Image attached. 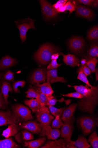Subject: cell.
<instances>
[{"instance_id": "1", "label": "cell", "mask_w": 98, "mask_h": 148, "mask_svg": "<svg viewBox=\"0 0 98 148\" xmlns=\"http://www.w3.org/2000/svg\"><path fill=\"white\" fill-rule=\"evenodd\" d=\"M76 92L83 95L78 103L79 109L82 111L92 114L98 101V86H89L86 85L73 86Z\"/></svg>"}, {"instance_id": "2", "label": "cell", "mask_w": 98, "mask_h": 148, "mask_svg": "<svg viewBox=\"0 0 98 148\" xmlns=\"http://www.w3.org/2000/svg\"><path fill=\"white\" fill-rule=\"evenodd\" d=\"M57 51V49L51 45L44 44L35 53L34 58L39 63L47 64L50 61L52 55Z\"/></svg>"}, {"instance_id": "3", "label": "cell", "mask_w": 98, "mask_h": 148, "mask_svg": "<svg viewBox=\"0 0 98 148\" xmlns=\"http://www.w3.org/2000/svg\"><path fill=\"white\" fill-rule=\"evenodd\" d=\"M11 109L14 115L19 122L27 121L33 119L31 111L22 104L14 105L11 107Z\"/></svg>"}, {"instance_id": "4", "label": "cell", "mask_w": 98, "mask_h": 148, "mask_svg": "<svg viewBox=\"0 0 98 148\" xmlns=\"http://www.w3.org/2000/svg\"><path fill=\"white\" fill-rule=\"evenodd\" d=\"M35 21V20L28 18L15 21L16 25L20 31V37L22 42L26 41V33L28 30L31 29H36L34 25Z\"/></svg>"}, {"instance_id": "5", "label": "cell", "mask_w": 98, "mask_h": 148, "mask_svg": "<svg viewBox=\"0 0 98 148\" xmlns=\"http://www.w3.org/2000/svg\"><path fill=\"white\" fill-rule=\"evenodd\" d=\"M36 119L41 127L47 125H50L54 117L50 114L48 107L41 106L39 112L36 113Z\"/></svg>"}, {"instance_id": "6", "label": "cell", "mask_w": 98, "mask_h": 148, "mask_svg": "<svg viewBox=\"0 0 98 148\" xmlns=\"http://www.w3.org/2000/svg\"><path fill=\"white\" fill-rule=\"evenodd\" d=\"M78 122L83 132L85 134L91 133L96 125L95 120L92 117L88 116L80 118Z\"/></svg>"}, {"instance_id": "7", "label": "cell", "mask_w": 98, "mask_h": 148, "mask_svg": "<svg viewBox=\"0 0 98 148\" xmlns=\"http://www.w3.org/2000/svg\"><path fill=\"white\" fill-rule=\"evenodd\" d=\"M41 6L42 13L45 18L48 20L57 16L52 6L47 1L40 0L39 1Z\"/></svg>"}, {"instance_id": "8", "label": "cell", "mask_w": 98, "mask_h": 148, "mask_svg": "<svg viewBox=\"0 0 98 148\" xmlns=\"http://www.w3.org/2000/svg\"><path fill=\"white\" fill-rule=\"evenodd\" d=\"M19 122L13 112L10 111H0V126L17 124Z\"/></svg>"}, {"instance_id": "9", "label": "cell", "mask_w": 98, "mask_h": 148, "mask_svg": "<svg viewBox=\"0 0 98 148\" xmlns=\"http://www.w3.org/2000/svg\"><path fill=\"white\" fill-rule=\"evenodd\" d=\"M60 134L59 129H53L50 125H47L42 128L40 136L43 137L46 136L49 139L55 140L60 136Z\"/></svg>"}, {"instance_id": "10", "label": "cell", "mask_w": 98, "mask_h": 148, "mask_svg": "<svg viewBox=\"0 0 98 148\" xmlns=\"http://www.w3.org/2000/svg\"><path fill=\"white\" fill-rule=\"evenodd\" d=\"M47 71L45 69L40 68L33 73L30 79V82L33 84L45 83L47 78Z\"/></svg>"}, {"instance_id": "11", "label": "cell", "mask_w": 98, "mask_h": 148, "mask_svg": "<svg viewBox=\"0 0 98 148\" xmlns=\"http://www.w3.org/2000/svg\"><path fill=\"white\" fill-rule=\"evenodd\" d=\"M85 45L84 41L79 37H73L70 40L69 42L70 48L75 52H80L81 51Z\"/></svg>"}, {"instance_id": "12", "label": "cell", "mask_w": 98, "mask_h": 148, "mask_svg": "<svg viewBox=\"0 0 98 148\" xmlns=\"http://www.w3.org/2000/svg\"><path fill=\"white\" fill-rule=\"evenodd\" d=\"M77 106L76 103L73 104L64 110L62 117L64 124L72 123L73 116Z\"/></svg>"}, {"instance_id": "13", "label": "cell", "mask_w": 98, "mask_h": 148, "mask_svg": "<svg viewBox=\"0 0 98 148\" xmlns=\"http://www.w3.org/2000/svg\"><path fill=\"white\" fill-rule=\"evenodd\" d=\"M76 14L78 16L89 20H92L94 16V12L91 10L81 5L76 6Z\"/></svg>"}, {"instance_id": "14", "label": "cell", "mask_w": 98, "mask_h": 148, "mask_svg": "<svg viewBox=\"0 0 98 148\" xmlns=\"http://www.w3.org/2000/svg\"><path fill=\"white\" fill-rule=\"evenodd\" d=\"M21 128L31 132L34 134L40 133L42 127L40 124L35 121H26L21 123Z\"/></svg>"}, {"instance_id": "15", "label": "cell", "mask_w": 98, "mask_h": 148, "mask_svg": "<svg viewBox=\"0 0 98 148\" xmlns=\"http://www.w3.org/2000/svg\"><path fill=\"white\" fill-rule=\"evenodd\" d=\"M47 82L50 84L54 83L61 82L66 83V81L63 77H59L57 75V70L56 69L51 70L47 71Z\"/></svg>"}, {"instance_id": "16", "label": "cell", "mask_w": 98, "mask_h": 148, "mask_svg": "<svg viewBox=\"0 0 98 148\" xmlns=\"http://www.w3.org/2000/svg\"><path fill=\"white\" fill-rule=\"evenodd\" d=\"M69 142L66 139H61L57 140H48L41 148H66L67 145Z\"/></svg>"}, {"instance_id": "17", "label": "cell", "mask_w": 98, "mask_h": 148, "mask_svg": "<svg viewBox=\"0 0 98 148\" xmlns=\"http://www.w3.org/2000/svg\"><path fill=\"white\" fill-rule=\"evenodd\" d=\"M17 62L15 59L9 56H5L0 60V72L15 65Z\"/></svg>"}, {"instance_id": "18", "label": "cell", "mask_w": 98, "mask_h": 148, "mask_svg": "<svg viewBox=\"0 0 98 148\" xmlns=\"http://www.w3.org/2000/svg\"><path fill=\"white\" fill-rule=\"evenodd\" d=\"M72 123L64 124L61 130V137L68 141H70L73 134Z\"/></svg>"}, {"instance_id": "19", "label": "cell", "mask_w": 98, "mask_h": 148, "mask_svg": "<svg viewBox=\"0 0 98 148\" xmlns=\"http://www.w3.org/2000/svg\"><path fill=\"white\" fill-rule=\"evenodd\" d=\"M19 130L20 128L17 124H12L9 125L8 128L3 131L2 136L8 138L11 136H15Z\"/></svg>"}, {"instance_id": "20", "label": "cell", "mask_w": 98, "mask_h": 148, "mask_svg": "<svg viewBox=\"0 0 98 148\" xmlns=\"http://www.w3.org/2000/svg\"><path fill=\"white\" fill-rule=\"evenodd\" d=\"M61 54L63 58V61L67 65L74 67L77 66L79 62V59L73 55L68 54L65 55L63 53Z\"/></svg>"}, {"instance_id": "21", "label": "cell", "mask_w": 98, "mask_h": 148, "mask_svg": "<svg viewBox=\"0 0 98 148\" xmlns=\"http://www.w3.org/2000/svg\"><path fill=\"white\" fill-rule=\"evenodd\" d=\"M46 139V137H44L34 140L25 141L24 144V146L29 148H39L45 143Z\"/></svg>"}, {"instance_id": "22", "label": "cell", "mask_w": 98, "mask_h": 148, "mask_svg": "<svg viewBox=\"0 0 98 148\" xmlns=\"http://www.w3.org/2000/svg\"><path fill=\"white\" fill-rule=\"evenodd\" d=\"M24 104L28 106L32 110V113H36L40 111L41 106L36 99L32 98L30 100L24 101Z\"/></svg>"}, {"instance_id": "23", "label": "cell", "mask_w": 98, "mask_h": 148, "mask_svg": "<svg viewBox=\"0 0 98 148\" xmlns=\"http://www.w3.org/2000/svg\"><path fill=\"white\" fill-rule=\"evenodd\" d=\"M1 89L5 103L6 104H7L8 103L7 99L9 97L8 93L9 92L13 93L12 88L9 83L6 81H3Z\"/></svg>"}, {"instance_id": "24", "label": "cell", "mask_w": 98, "mask_h": 148, "mask_svg": "<svg viewBox=\"0 0 98 148\" xmlns=\"http://www.w3.org/2000/svg\"><path fill=\"white\" fill-rule=\"evenodd\" d=\"M34 88L39 95V99L36 100L40 104L41 106H47L49 100L54 98L52 96L48 97H47L45 94L42 92L39 88L34 87Z\"/></svg>"}, {"instance_id": "25", "label": "cell", "mask_w": 98, "mask_h": 148, "mask_svg": "<svg viewBox=\"0 0 98 148\" xmlns=\"http://www.w3.org/2000/svg\"><path fill=\"white\" fill-rule=\"evenodd\" d=\"M70 142L77 148H88L91 147L86 139L83 136H79L76 141L71 140Z\"/></svg>"}, {"instance_id": "26", "label": "cell", "mask_w": 98, "mask_h": 148, "mask_svg": "<svg viewBox=\"0 0 98 148\" xmlns=\"http://www.w3.org/2000/svg\"><path fill=\"white\" fill-rule=\"evenodd\" d=\"M20 147L11 138L0 140V148H18Z\"/></svg>"}, {"instance_id": "27", "label": "cell", "mask_w": 98, "mask_h": 148, "mask_svg": "<svg viewBox=\"0 0 98 148\" xmlns=\"http://www.w3.org/2000/svg\"><path fill=\"white\" fill-rule=\"evenodd\" d=\"M88 142L93 148H98V137L95 131L91 134L89 138Z\"/></svg>"}, {"instance_id": "28", "label": "cell", "mask_w": 98, "mask_h": 148, "mask_svg": "<svg viewBox=\"0 0 98 148\" xmlns=\"http://www.w3.org/2000/svg\"><path fill=\"white\" fill-rule=\"evenodd\" d=\"M87 37L88 39L93 40L98 38V27L96 25L93 27L88 33Z\"/></svg>"}, {"instance_id": "29", "label": "cell", "mask_w": 98, "mask_h": 148, "mask_svg": "<svg viewBox=\"0 0 98 148\" xmlns=\"http://www.w3.org/2000/svg\"><path fill=\"white\" fill-rule=\"evenodd\" d=\"M14 73L8 70L5 73L0 74V82L2 81H13L14 80Z\"/></svg>"}, {"instance_id": "30", "label": "cell", "mask_w": 98, "mask_h": 148, "mask_svg": "<svg viewBox=\"0 0 98 148\" xmlns=\"http://www.w3.org/2000/svg\"><path fill=\"white\" fill-rule=\"evenodd\" d=\"M98 60L96 58H91L87 61L86 65L89 68L92 73L95 72L96 66Z\"/></svg>"}, {"instance_id": "31", "label": "cell", "mask_w": 98, "mask_h": 148, "mask_svg": "<svg viewBox=\"0 0 98 148\" xmlns=\"http://www.w3.org/2000/svg\"><path fill=\"white\" fill-rule=\"evenodd\" d=\"M25 93L27 94L26 97L27 98H35L36 99L39 98V95L34 88H29Z\"/></svg>"}, {"instance_id": "32", "label": "cell", "mask_w": 98, "mask_h": 148, "mask_svg": "<svg viewBox=\"0 0 98 148\" xmlns=\"http://www.w3.org/2000/svg\"><path fill=\"white\" fill-rule=\"evenodd\" d=\"M49 108L51 114L54 116H59L60 117L62 114L64 108L57 109L52 106H48Z\"/></svg>"}, {"instance_id": "33", "label": "cell", "mask_w": 98, "mask_h": 148, "mask_svg": "<svg viewBox=\"0 0 98 148\" xmlns=\"http://www.w3.org/2000/svg\"><path fill=\"white\" fill-rule=\"evenodd\" d=\"M64 123L62 121L60 117L59 116H55V119L52 123V128H60L63 125Z\"/></svg>"}, {"instance_id": "34", "label": "cell", "mask_w": 98, "mask_h": 148, "mask_svg": "<svg viewBox=\"0 0 98 148\" xmlns=\"http://www.w3.org/2000/svg\"><path fill=\"white\" fill-rule=\"evenodd\" d=\"M26 84V82L24 80L18 81L13 84V87L14 91L16 93H20V91L18 89V87L20 86L24 88Z\"/></svg>"}, {"instance_id": "35", "label": "cell", "mask_w": 98, "mask_h": 148, "mask_svg": "<svg viewBox=\"0 0 98 148\" xmlns=\"http://www.w3.org/2000/svg\"><path fill=\"white\" fill-rule=\"evenodd\" d=\"M79 74L77 77V79L80 80L82 82L85 83L87 85L89 86L91 85L90 84L88 80L85 75L80 70L78 71Z\"/></svg>"}, {"instance_id": "36", "label": "cell", "mask_w": 98, "mask_h": 148, "mask_svg": "<svg viewBox=\"0 0 98 148\" xmlns=\"http://www.w3.org/2000/svg\"><path fill=\"white\" fill-rule=\"evenodd\" d=\"M89 56L93 57H98V47L97 45L93 46L88 51Z\"/></svg>"}, {"instance_id": "37", "label": "cell", "mask_w": 98, "mask_h": 148, "mask_svg": "<svg viewBox=\"0 0 98 148\" xmlns=\"http://www.w3.org/2000/svg\"><path fill=\"white\" fill-rule=\"evenodd\" d=\"M22 134L23 139L24 140H31L34 139L33 134L26 130L22 131Z\"/></svg>"}, {"instance_id": "38", "label": "cell", "mask_w": 98, "mask_h": 148, "mask_svg": "<svg viewBox=\"0 0 98 148\" xmlns=\"http://www.w3.org/2000/svg\"><path fill=\"white\" fill-rule=\"evenodd\" d=\"M66 5V11L68 10L69 11L70 14L76 10V6H75L71 1H68Z\"/></svg>"}, {"instance_id": "39", "label": "cell", "mask_w": 98, "mask_h": 148, "mask_svg": "<svg viewBox=\"0 0 98 148\" xmlns=\"http://www.w3.org/2000/svg\"><path fill=\"white\" fill-rule=\"evenodd\" d=\"M62 64H58L57 60H52L51 62L47 66V70L57 69L59 66H60Z\"/></svg>"}, {"instance_id": "40", "label": "cell", "mask_w": 98, "mask_h": 148, "mask_svg": "<svg viewBox=\"0 0 98 148\" xmlns=\"http://www.w3.org/2000/svg\"><path fill=\"white\" fill-rule=\"evenodd\" d=\"M63 95L66 97L74 98L80 99L82 98L83 97L82 94L77 92L70 93L67 94V95Z\"/></svg>"}, {"instance_id": "41", "label": "cell", "mask_w": 98, "mask_h": 148, "mask_svg": "<svg viewBox=\"0 0 98 148\" xmlns=\"http://www.w3.org/2000/svg\"><path fill=\"white\" fill-rule=\"evenodd\" d=\"M95 1L94 0H78L75 2L79 4L89 5L93 7V3Z\"/></svg>"}, {"instance_id": "42", "label": "cell", "mask_w": 98, "mask_h": 148, "mask_svg": "<svg viewBox=\"0 0 98 148\" xmlns=\"http://www.w3.org/2000/svg\"><path fill=\"white\" fill-rule=\"evenodd\" d=\"M68 1V0H59L56 3L52 6L55 11L61 6L66 4Z\"/></svg>"}, {"instance_id": "43", "label": "cell", "mask_w": 98, "mask_h": 148, "mask_svg": "<svg viewBox=\"0 0 98 148\" xmlns=\"http://www.w3.org/2000/svg\"><path fill=\"white\" fill-rule=\"evenodd\" d=\"M79 70L81 71L87 77L89 75H91V70L86 64L82 65Z\"/></svg>"}, {"instance_id": "44", "label": "cell", "mask_w": 98, "mask_h": 148, "mask_svg": "<svg viewBox=\"0 0 98 148\" xmlns=\"http://www.w3.org/2000/svg\"><path fill=\"white\" fill-rule=\"evenodd\" d=\"M47 82V84L46 88L45 95L47 97H48L52 96L54 91L51 87L50 82Z\"/></svg>"}, {"instance_id": "45", "label": "cell", "mask_w": 98, "mask_h": 148, "mask_svg": "<svg viewBox=\"0 0 98 148\" xmlns=\"http://www.w3.org/2000/svg\"><path fill=\"white\" fill-rule=\"evenodd\" d=\"M5 108L6 104L3 95V93L1 90H0V109H4Z\"/></svg>"}, {"instance_id": "46", "label": "cell", "mask_w": 98, "mask_h": 148, "mask_svg": "<svg viewBox=\"0 0 98 148\" xmlns=\"http://www.w3.org/2000/svg\"><path fill=\"white\" fill-rule=\"evenodd\" d=\"M47 84V82L42 84H39L38 83L36 85V86L39 88L42 92L45 95Z\"/></svg>"}, {"instance_id": "47", "label": "cell", "mask_w": 98, "mask_h": 148, "mask_svg": "<svg viewBox=\"0 0 98 148\" xmlns=\"http://www.w3.org/2000/svg\"><path fill=\"white\" fill-rule=\"evenodd\" d=\"M66 4L61 6L57 10H55L57 13H59L61 12H63L66 11Z\"/></svg>"}, {"instance_id": "48", "label": "cell", "mask_w": 98, "mask_h": 148, "mask_svg": "<svg viewBox=\"0 0 98 148\" xmlns=\"http://www.w3.org/2000/svg\"><path fill=\"white\" fill-rule=\"evenodd\" d=\"M66 148H77V147L70 141L67 145Z\"/></svg>"}, {"instance_id": "49", "label": "cell", "mask_w": 98, "mask_h": 148, "mask_svg": "<svg viewBox=\"0 0 98 148\" xmlns=\"http://www.w3.org/2000/svg\"><path fill=\"white\" fill-rule=\"evenodd\" d=\"M98 1L97 0L95 1L93 3V7L96 8L98 6Z\"/></svg>"}, {"instance_id": "50", "label": "cell", "mask_w": 98, "mask_h": 148, "mask_svg": "<svg viewBox=\"0 0 98 148\" xmlns=\"http://www.w3.org/2000/svg\"><path fill=\"white\" fill-rule=\"evenodd\" d=\"M87 60L85 59H82L81 61V63L82 65H84L86 64Z\"/></svg>"}, {"instance_id": "51", "label": "cell", "mask_w": 98, "mask_h": 148, "mask_svg": "<svg viewBox=\"0 0 98 148\" xmlns=\"http://www.w3.org/2000/svg\"><path fill=\"white\" fill-rule=\"evenodd\" d=\"M96 81H97L98 80V71L97 68L96 69Z\"/></svg>"}, {"instance_id": "52", "label": "cell", "mask_w": 98, "mask_h": 148, "mask_svg": "<svg viewBox=\"0 0 98 148\" xmlns=\"http://www.w3.org/2000/svg\"><path fill=\"white\" fill-rule=\"evenodd\" d=\"M59 56L58 53H55L54 60H57Z\"/></svg>"}, {"instance_id": "53", "label": "cell", "mask_w": 98, "mask_h": 148, "mask_svg": "<svg viewBox=\"0 0 98 148\" xmlns=\"http://www.w3.org/2000/svg\"><path fill=\"white\" fill-rule=\"evenodd\" d=\"M55 53H54L52 55L51 57V60H54Z\"/></svg>"}]
</instances>
